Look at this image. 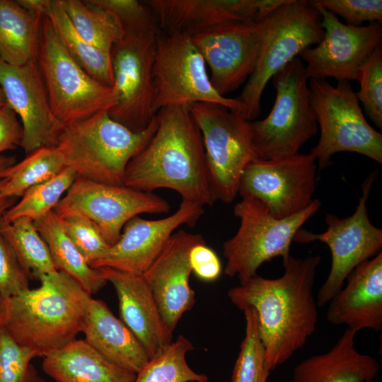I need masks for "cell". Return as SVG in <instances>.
<instances>
[{
	"label": "cell",
	"instance_id": "6da1fadb",
	"mask_svg": "<svg viewBox=\"0 0 382 382\" xmlns=\"http://www.w3.org/2000/svg\"><path fill=\"white\" fill-rule=\"evenodd\" d=\"M284 274L267 279L257 274L231 288L228 297L238 309L256 313L270 371L301 349L316 330L318 306L313 292L319 255L283 259Z\"/></svg>",
	"mask_w": 382,
	"mask_h": 382
},
{
	"label": "cell",
	"instance_id": "7a4b0ae2",
	"mask_svg": "<svg viewBox=\"0 0 382 382\" xmlns=\"http://www.w3.org/2000/svg\"><path fill=\"white\" fill-rule=\"evenodd\" d=\"M156 115L157 129L128 163L124 185L144 192L168 188L182 200L212 206L216 200L202 137L190 107H166Z\"/></svg>",
	"mask_w": 382,
	"mask_h": 382
},
{
	"label": "cell",
	"instance_id": "3957f363",
	"mask_svg": "<svg viewBox=\"0 0 382 382\" xmlns=\"http://www.w3.org/2000/svg\"><path fill=\"white\" fill-rule=\"evenodd\" d=\"M37 279L39 287L7 299L2 327L18 344L44 357L83 332L92 298L60 271Z\"/></svg>",
	"mask_w": 382,
	"mask_h": 382
},
{
	"label": "cell",
	"instance_id": "277c9868",
	"mask_svg": "<svg viewBox=\"0 0 382 382\" xmlns=\"http://www.w3.org/2000/svg\"><path fill=\"white\" fill-rule=\"evenodd\" d=\"M158 126L156 115L142 131L114 120L108 111L64 126L56 147L65 166L77 176L96 183L124 185L127 166L149 142Z\"/></svg>",
	"mask_w": 382,
	"mask_h": 382
},
{
	"label": "cell",
	"instance_id": "5b68a950",
	"mask_svg": "<svg viewBox=\"0 0 382 382\" xmlns=\"http://www.w3.org/2000/svg\"><path fill=\"white\" fill-rule=\"evenodd\" d=\"M272 81L276 91L272 109L265 119L249 121L253 151L260 160L298 154L318 130L301 58H294L280 69Z\"/></svg>",
	"mask_w": 382,
	"mask_h": 382
},
{
	"label": "cell",
	"instance_id": "8992f818",
	"mask_svg": "<svg viewBox=\"0 0 382 382\" xmlns=\"http://www.w3.org/2000/svg\"><path fill=\"white\" fill-rule=\"evenodd\" d=\"M35 61L54 117L64 125L116 105L115 86L103 84L68 54L47 17L42 20Z\"/></svg>",
	"mask_w": 382,
	"mask_h": 382
},
{
	"label": "cell",
	"instance_id": "52a82bcc",
	"mask_svg": "<svg viewBox=\"0 0 382 382\" xmlns=\"http://www.w3.org/2000/svg\"><path fill=\"white\" fill-rule=\"evenodd\" d=\"M320 23V13L310 1L286 0L270 14L255 68L236 98L243 118L248 121L257 118L269 81L303 50L321 41L324 31Z\"/></svg>",
	"mask_w": 382,
	"mask_h": 382
},
{
	"label": "cell",
	"instance_id": "ba28073f",
	"mask_svg": "<svg viewBox=\"0 0 382 382\" xmlns=\"http://www.w3.org/2000/svg\"><path fill=\"white\" fill-rule=\"evenodd\" d=\"M311 105L320 129L311 150L320 169L328 167L338 152H353L382 163V134L366 121L350 81H308Z\"/></svg>",
	"mask_w": 382,
	"mask_h": 382
},
{
	"label": "cell",
	"instance_id": "9c48e42d",
	"mask_svg": "<svg viewBox=\"0 0 382 382\" xmlns=\"http://www.w3.org/2000/svg\"><path fill=\"white\" fill-rule=\"evenodd\" d=\"M320 205V201L314 199L300 213L277 219L261 202L243 197L233 208V214L240 220L239 228L223 244V255L226 259L225 274L229 277H236L243 283L255 275L264 262L276 257L282 260L287 257L291 255L294 236Z\"/></svg>",
	"mask_w": 382,
	"mask_h": 382
},
{
	"label": "cell",
	"instance_id": "30bf717a",
	"mask_svg": "<svg viewBox=\"0 0 382 382\" xmlns=\"http://www.w3.org/2000/svg\"><path fill=\"white\" fill-rule=\"evenodd\" d=\"M154 109L198 103L223 105L240 114L236 98L221 96L212 86L206 63L192 37L159 30L154 64Z\"/></svg>",
	"mask_w": 382,
	"mask_h": 382
},
{
	"label": "cell",
	"instance_id": "8fae6325",
	"mask_svg": "<svg viewBox=\"0 0 382 382\" xmlns=\"http://www.w3.org/2000/svg\"><path fill=\"white\" fill-rule=\"evenodd\" d=\"M190 109L202 134L216 200L229 204L245 168L255 158L249 121L219 104L198 103Z\"/></svg>",
	"mask_w": 382,
	"mask_h": 382
},
{
	"label": "cell",
	"instance_id": "7c38bea8",
	"mask_svg": "<svg viewBox=\"0 0 382 382\" xmlns=\"http://www.w3.org/2000/svg\"><path fill=\"white\" fill-rule=\"evenodd\" d=\"M376 176V171L373 172L363 183L361 197L352 215L340 218L327 214L326 231L314 233L300 228L294 236L295 242L307 243L318 241L330 250V270L317 294L318 307L326 305L342 288L347 276L357 266L381 252L382 230L372 224L366 207Z\"/></svg>",
	"mask_w": 382,
	"mask_h": 382
},
{
	"label": "cell",
	"instance_id": "4fadbf2b",
	"mask_svg": "<svg viewBox=\"0 0 382 382\" xmlns=\"http://www.w3.org/2000/svg\"><path fill=\"white\" fill-rule=\"evenodd\" d=\"M158 31L125 32L110 50L118 100L108 113L134 132L146 129L156 115L153 71Z\"/></svg>",
	"mask_w": 382,
	"mask_h": 382
},
{
	"label": "cell",
	"instance_id": "5bb4252c",
	"mask_svg": "<svg viewBox=\"0 0 382 382\" xmlns=\"http://www.w3.org/2000/svg\"><path fill=\"white\" fill-rule=\"evenodd\" d=\"M317 162L309 154L272 159H253L245 168L238 195L261 202L277 219L300 213L313 202Z\"/></svg>",
	"mask_w": 382,
	"mask_h": 382
},
{
	"label": "cell",
	"instance_id": "9a60e30c",
	"mask_svg": "<svg viewBox=\"0 0 382 382\" xmlns=\"http://www.w3.org/2000/svg\"><path fill=\"white\" fill-rule=\"evenodd\" d=\"M170 209L169 202L153 192L96 183L77 176L54 211L58 215L76 213L87 217L112 245L133 217L144 213H167Z\"/></svg>",
	"mask_w": 382,
	"mask_h": 382
},
{
	"label": "cell",
	"instance_id": "2e32d148",
	"mask_svg": "<svg viewBox=\"0 0 382 382\" xmlns=\"http://www.w3.org/2000/svg\"><path fill=\"white\" fill-rule=\"evenodd\" d=\"M320 15L324 34L316 46L308 47L299 55L309 79L337 81H357L359 70L375 50L382 45V24L370 23L352 26L338 17L310 1Z\"/></svg>",
	"mask_w": 382,
	"mask_h": 382
},
{
	"label": "cell",
	"instance_id": "e0dca14e",
	"mask_svg": "<svg viewBox=\"0 0 382 382\" xmlns=\"http://www.w3.org/2000/svg\"><path fill=\"white\" fill-rule=\"evenodd\" d=\"M269 23L270 15L260 21L223 23L192 37L221 96L236 91L251 76Z\"/></svg>",
	"mask_w": 382,
	"mask_h": 382
},
{
	"label": "cell",
	"instance_id": "ac0fdd59",
	"mask_svg": "<svg viewBox=\"0 0 382 382\" xmlns=\"http://www.w3.org/2000/svg\"><path fill=\"white\" fill-rule=\"evenodd\" d=\"M0 87L7 104L20 117L21 147L27 154L44 146H56L65 125L54 115L35 60L16 66L0 58Z\"/></svg>",
	"mask_w": 382,
	"mask_h": 382
},
{
	"label": "cell",
	"instance_id": "d6986e66",
	"mask_svg": "<svg viewBox=\"0 0 382 382\" xmlns=\"http://www.w3.org/2000/svg\"><path fill=\"white\" fill-rule=\"evenodd\" d=\"M204 213V207L182 200L177 211L163 219L148 220L136 216L125 225L118 241L90 266L143 274L175 230L181 225L195 226Z\"/></svg>",
	"mask_w": 382,
	"mask_h": 382
},
{
	"label": "cell",
	"instance_id": "ffe728a7",
	"mask_svg": "<svg viewBox=\"0 0 382 382\" xmlns=\"http://www.w3.org/2000/svg\"><path fill=\"white\" fill-rule=\"evenodd\" d=\"M286 0H147L159 30L191 37L233 21H260Z\"/></svg>",
	"mask_w": 382,
	"mask_h": 382
},
{
	"label": "cell",
	"instance_id": "44dd1931",
	"mask_svg": "<svg viewBox=\"0 0 382 382\" xmlns=\"http://www.w3.org/2000/svg\"><path fill=\"white\" fill-rule=\"evenodd\" d=\"M204 242L199 233L183 230L173 233L142 274L154 294L163 320L171 332L183 315L195 303V293L189 283L192 272L189 253L193 246Z\"/></svg>",
	"mask_w": 382,
	"mask_h": 382
},
{
	"label": "cell",
	"instance_id": "7402d4cb",
	"mask_svg": "<svg viewBox=\"0 0 382 382\" xmlns=\"http://www.w3.org/2000/svg\"><path fill=\"white\" fill-rule=\"evenodd\" d=\"M328 303L326 318L356 332L382 330V252L357 266Z\"/></svg>",
	"mask_w": 382,
	"mask_h": 382
},
{
	"label": "cell",
	"instance_id": "603a6c76",
	"mask_svg": "<svg viewBox=\"0 0 382 382\" xmlns=\"http://www.w3.org/2000/svg\"><path fill=\"white\" fill-rule=\"evenodd\" d=\"M116 291L120 319L132 331L151 358L173 340L154 294L142 274L109 267L98 268Z\"/></svg>",
	"mask_w": 382,
	"mask_h": 382
},
{
	"label": "cell",
	"instance_id": "cb8c5ba5",
	"mask_svg": "<svg viewBox=\"0 0 382 382\" xmlns=\"http://www.w3.org/2000/svg\"><path fill=\"white\" fill-rule=\"evenodd\" d=\"M356 334L346 328L329 351L299 362L293 370V382H371L380 364L355 348Z\"/></svg>",
	"mask_w": 382,
	"mask_h": 382
},
{
	"label": "cell",
	"instance_id": "d4e9b609",
	"mask_svg": "<svg viewBox=\"0 0 382 382\" xmlns=\"http://www.w3.org/2000/svg\"><path fill=\"white\" fill-rule=\"evenodd\" d=\"M83 332L101 355L128 371L137 374L150 359L132 331L101 300L91 299Z\"/></svg>",
	"mask_w": 382,
	"mask_h": 382
},
{
	"label": "cell",
	"instance_id": "484cf974",
	"mask_svg": "<svg viewBox=\"0 0 382 382\" xmlns=\"http://www.w3.org/2000/svg\"><path fill=\"white\" fill-rule=\"evenodd\" d=\"M43 358L42 369L55 382H133L136 377L110 362L85 339H75Z\"/></svg>",
	"mask_w": 382,
	"mask_h": 382
},
{
	"label": "cell",
	"instance_id": "4316f807",
	"mask_svg": "<svg viewBox=\"0 0 382 382\" xmlns=\"http://www.w3.org/2000/svg\"><path fill=\"white\" fill-rule=\"evenodd\" d=\"M34 223L47 245L58 271L67 274L89 294L96 293L105 285L107 282L98 269H93L88 265L69 238L54 211Z\"/></svg>",
	"mask_w": 382,
	"mask_h": 382
},
{
	"label": "cell",
	"instance_id": "83f0119b",
	"mask_svg": "<svg viewBox=\"0 0 382 382\" xmlns=\"http://www.w3.org/2000/svg\"><path fill=\"white\" fill-rule=\"evenodd\" d=\"M44 18L16 1L0 0V58L16 66L35 60Z\"/></svg>",
	"mask_w": 382,
	"mask_h": 382
},
{
	"label": "cell",
	"instance_id": "f1b7e54d",
	"mask_svg": "<svg viewBox=\"0 0 382 382\" xmlns=\"http://www.w3.org/2000/svg\"><path fill=\"white\" fill-rule=\"evenodd\" d=\"M71 57L100 83L114 86L110 52L84 40L74 29L59 0H52L47 16Z\"/></svg>",
	"mask_w": 382,
	"mask_h": 382
},
{
	"label": "cell",
	"instance_id": "f546056e",
	"mask_svg": "<svg viewBox=\"0 0 382 382\" xmlns=\"http://www.w3.org/2000/svg\"><path fill=\"white\" fill-rule=\"evenodd\" d=\"M0 233L13 250L21 265L30 277L57 272L48 247L34 221L26 217L4 220Z\"/></svg>",
	"mask_w": 382,
	"mask_h": 382
},
{
	"label": "cell",
	"instance_id": "4dcf8cb0",
	"mask_svg": "<svg viewBox=\"0 0 382 382\" xmlns=\"http://www.w3.org/2000/svg\"><path fill=\"white\" fill-rule=\"evenodd\" d=\"M76 32L87 42L110 52L125 34L120 23L107 11L88 0H59Z\"/></svg>",
	"mask_w": 382,
	"mask_h": 382
},
{
	"label": "cell",
	"instance_id": "1f68e13d",
	"mask_svg": "<svg viewBox=\"0 0 382 382\" xmlns=\"http://www.w3.org/2000/svg\"><path fill=\"white\" fill-rule=\"evenodd\" d=\"M194 347L184 335L161 348L136 374L133 382H209L204 374L195 371L186 360Z\"/></svg>",
	"mask_w": 382,
	"mask_h": 382
},
{
	"label": "cell",
	"instance_id": "d6a6232c",
	"mask_svg": "<svg viewBox=\"0 0 382 382\" xmlns=\"http://www.w3.org/2000/svg\"><path fill=\"white\" fill-rule=\"evenodd\" d=\"M65 167L56 146L37 149L11 167L1 194L8 198L21 197L28 189L49 180Z\"/></svg>",
	"mask_w": 382,
	"mask_h": 382
},
{
	"label": "cell",
	"instance_id": "836d02e7",
	"mask_svg": "<svg viewBox=\"0 0 382 382\" xmlns=\"http://www.w3.org/2000/svg\"><path fill=\"white\" fill-rule=\"evenodd\" d=\"M76 178L74 170L65 167L49 180L30 187L7 211L5 220L26 217L35 221L43 217L54 211Z\"/></svg>",
	"mask_w": 382,
	"mask_h": 382
},
{
	"label": "cell",
	"instance_id": "e575fe53",
	"mask_svg": "<svg viewBox=\"0 0 382 382\" xmlns=\"http://www.w3.org/2000/svg\"><path fill=\"white\" fill-rule=\"evenodd\" d=\"M242 311L245 319V336L234 364L231 382H267L270 370L259 334L257 314L250 307Z\"/></svg>",
	"mask_w": 382,
	"mask_h": 382
},
{
	"label": "cell",
	"instance_id": "d590c367",
	"mask_svg": "<svg viewBox=\"0 0 382 382\" xmlns=\"http://www.w3.org/2000/svg\"><path fill=\"white\" fill-rule=\"evenodd\" d=\"M36 357L0 327V382H44L31 364Z\"/></svg>",
	"mask_w": 382,
	"mask_h": 382
},
{
	"label": "cell",
	"instance_id": "8d00e7d4",
	"mask_svg": "<svg viewBox=\"0 0 382 382\" xmlns=\"http://www.w3.org/2000/svg\"><path fill=\"white\" fill-rule=\"evenodd\" d=\"M357 81L356 93L370 120L382 129V45L378 47L361 66Z\"/></svg>",
	"mask_w": 382,
	"mask_h": 382
},
{
	"label": "cell",
	"instance_id": "74e56055",
	"mask_svg": "<svg viewBox=\"0 0 382 382\" xmlns=\"http://www.w3.org/2000/svg\"><path fill=\"white\" fill-rule=\"evenodd\" d=\"M58 216L66 233L89 265L110 248L98 227L87 217L76 213Z\"/></svg>",
	"mask_w": 382,
	"mask_h": 382
},
{
	"label": "cell",
	"instance_id": "f35d334b",
	"mask_svg": "<svg viewBox=\"0 0 382 382\" xmlns=\"http://www.w3.org/2000/svg\"><path fill=\"white\" fill-rule=\"evenodd\" d=\"M88 1L110 13L120 23L124 32L159 30L155 16L143 1Z\"/></svg>",
	"mask_w": 382,
	"mask_h": 382
},
{
	"label": "cell",
	"instance_id": "ab89813d",
	"mask_svg": "<svg viewBox=\"0 0 382 382\" xmlns=\"http://www.w3.org/2000/svg\"><path fill=\"white\" fill-rule=\"evenodd\" d=\"M312 2L342 17L349 25L361 26L365 22L382 23L381 0H313Z\"/></svg>",
	"mask_w": 382,
	"mask_h": 382
},
{
	"label": "cell",
	"instance_id": "60d3db41",
	"mask_svg": "<svg viewBox=\"0 0 382 382\" xmlns=\"http://www.w3.org/2000/svg\"><path fill=\"white\" fill-rule=\"evenodd\" d=\"M30 278L12 248L0 233V296L8 299L29 289Z\"/></svg>",
	"mask_w": 382,
	"mask_h": 382
},
{
	"label": "cell",
	"instance_id": "b9f144b4",
	"mask_svg": "<svg viewBox=\"0 0 382 382\" xmlns=\"http://www.w3.org/2000/svg\"><path fill=\"white\" fill-rule=\"evenodd\" d=\"M192 272L201 280L213 282L221 273V263L216 253L206 242L193 246L189 253Z\"/></svg>",
	"mask_w": 382,
	"mask_h": 382
},
{
	"label": "cell",
	"instance_id": "7bdbcfd3",
	"mask_svg": "<svg viewBox=\"0 0 382 382\" xmlns=\"http://www.w3.org/2000/svg\"><path fill=\"white\" fill-rule=\"evenodd\" d=\"M23 127L14 110L7 104L0 110V155L21 146Z\"/></svg>",
	"mask_w": 382,
	"mask_h": 382
},
{
	"label": "cell",
	"instance_id": "ee69618b",
	"mask_svg": "<svg viewBox=\"0 0 382 382\" xmlns=\"http://www.w3.org/2000/svg\"><path fill=\"white\" fill-rule=\"evenodd\" d=\"M16 163L15 157L0 155V225L5 220L7 211L16 200V198L5 197L1 194V190L8 179L10 168Z\"/></svg>",
	"mask_w": 382,
	"mask_h": 382
},
{
	"label": "cell",
	"instance_id": "f6af8a7d",
	"mask_svg": "<svg viewBox=\"0 0 382 382\" xmlns=\"http://www.w3.org/2000/svg\"><path fill=\"white\" fill-rule=\"evenodd\" d=\"M52 0H16V2L30 13L47 17Z\"/></svg>",
	"mask_w": 382,
	"mask_h": 382
},
{
	"label": "cell",
	"instance_id": "bcb514c9",
	"mask_svg": "<svg viewBox=\"0 0 382 382\" xmlns=\"http://www.w3.org/2000/svg\"><path fill=\"white\" fill-rule=\"evenodd\" d=\"M7 299L0 296V327L2 326L6 312Z\"/></svg>",
	"mask_w": 382,
	"mask_h": 382
},
{
	"label": "cell",
	"instance_id": "7dc6e473",
	"mask_svg": "<svg viewBox=\"0 0 382 382\" xmlns=\"http://www.w3.org/2000/svg\"><path fill=\"white\" fill-rule=\"evenodd\" d=\"M7 105L4 93L0 87V110Z\"/></svg>",
	"mask_w": 382,
	"mask_h": 382
}]
</instances>
